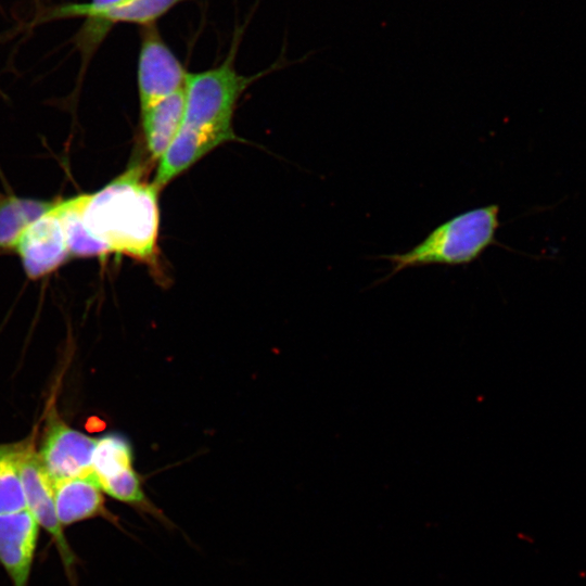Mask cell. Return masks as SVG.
I'll return each mask as SVG.
<instances>
[{
  "label": "cell",
  "mask_w": 586,
  "mask_h": 586,
  "mask_svg": "<svg viewBox=\"0 0 586 586\" xmlns=\"http://www.w3.org/2000/svg\"><path fill=\"white\" fill-rule=\"evenodd\" d=\"M130 0H90L84 4H72L58 11L59 15H79L85 16L87 21H92L105 12L119 7Z\"/></svg>",
  "instance_id": "obj_17"
},
{
  "label": "cell",
  "mask_w": 586,
  "mask_h": 586,
  "mask_svg": "<svg viewBox=\"0 0 586 586\" xmlns=\"http://www.w3.org/2000/svg\"><path fill=\"white\" fill-rule=\"evenodd\" d=\"M138 59L140 109L182 89L188 73L163 40L156 24L141 27Z\"/></svg>",
  "instance_id": "obj_5"
},
{
  "label": "cell",
  "mask_w": 586,
  "mask_h": 586,
  "mask_svg": "<svg viewBox=\"0 0 586 586\" xmlns=\"http://www.w3.org/2000/svg\"><path fill=\"white\" fill-rule=\"evenodd\" d=\"M95 443L97 438L73 429L51 411L38 454L53 482L92 477Z\"/></svg>",
  "instance_id": "obj_6"
},
{
  "label": "cell",
  "mask_w": 586,
  "mask_h": 586,
  "mask_svg": "<svg viewBox=\"0 0 586 586\" xmlns=\"http://www.w3.org/2000/svg\"><path fill=\"white\" fill-rule=\"evenodd\" d=\"M60 199L26 228L14 247L26 275L31 279L54 271L71 256L59 212Z\"/></svg>",
  "instance_id": "obj_7"
},
{
  "label": "cell",
  "mask_w": 586,
  "mask_h": 586,
  "mask_svg": "<svg viewBox=\"0 0 586 586\" xmlns=\"http://www.w3.org/2000/svg\"><path fill=\"white\" fill-rule=\"evenodd\" d=\"M183 0H130L92 21H86L78 35V46L87 61L116 24L145 26L154 24Z\"/></svg>",
  "instance_id": "obj_11"
},
{
  "label": "cell",
  "mask_w": 586,
  "mask_h": 586,
  "mask_svg": "<svg viewBox=\"0 0 586 586\" xmlns=\"http://www.w3.org/2000/svg\"><path fill=\"white\" fill-rule=\"evenodd\" d=\"M132 468L131 446L124 436L111 433L97 440L92 477L99 487Z\"/></svg>",
  "instance_id": "obj_15"
},
{
  "label": "cell",
  "mask_w": 586,
  "mask_h": 586,
  "mask_svg": "<svg viewBox=\"0 0 586 586\" xmlns=\"http://www.w3.org/2000/svg\"><path fill=\"white\" fill-rule=\"evenodd\" d=\"M18 469L26 509L51 536L64 568L71 574L76 558L55 514L54 482L35 449L33 440L18 443Z\"/></svg>",
  "instance_id": "obj_4"
},
{
  "label": "cell",
  "mask_w": 586,
  "mask_h": 586,
  "mask_svg": "<svg viewBox=\"0 0 586 586\" xmlns=\"http://www.w3.org/2000/svg\"><path fill=\"white\" fill-rule=\"evenodd\" d=\"M56 200L47 201L0 194V253L14 251L26 228L51 209Z\"/></svg>",
  "instance_id": "obj_13"
},
{
  "label": "cell",
  "mask_w": 586,
  "mask_h": 586,
  "mask_svg": "<svg viewBox=\"0 0 586 586\" xmlns=\"http://www.w3.org/2000/svg\"><path fill=\"white\" fill-rule=\"evenodd\" d=\"M26 509L18 469V443L0 445V514Z\"/></svg>",
  "instance_id": "obj_16"
},
{
  "label": "cell",
  "mask_w": 586,
  "mask_h": 586,
  "mask_svg": "<svg viewBox=\"0 0 586 586\" xmlns=\"http://www.w3.org/2000/svg\"><path fill=\"white\" fill-rule=\"evenodd\" d=\"M139 162L93 193L80 194L85 226L112 253L154 264L160 228V190Z\"/></svg>",
  "instance_id": "obj_1"
},
{
  "label": "cell",
  "mask_w": 586,
  "mask_h": 586,
  "mask_svg": "<svg viewBox=\"0 0 586 586\" xmlns=\"http://www.w3.org/2000/svg\"><path fill=\"white\" fill-rule=\"evenodd\" d=\"M184 87L141 110V123L148 153L158 161L183 125Z\"/></svg>",
  "instance_id": "obj_12"
},
{
  "label": "cell",
  "mask_w": 586,
  "mask_h": 586,
  "mask_svg": "<svg viewBox=\"0 0 586 586\" xmlns=\"http://www.w3.org/2000/svg\"><path fill=\"white\" fill-rule=\"evenodd\" d=\"M54 507L62 527L103 518L123 530L119 518L106 508L103 492L91 476L54 481Z\"/></svg>",
  "instance_id": "obj_10"
},
{
  "label": "cell",
  "mask_w": 586,
  "mask_h": 586,
  "mask_svg": "<svg viewBox=\"0 0 586 586\" xmlns=\"http://www.w3.org/2000/svg\"><path fill=\"white\" fill-rule=\"evenodd\" d=\"M40 525L27 510L0 514V563L13 586H27Z\"/></svg>",
  "instance_id": "obj_8"
},
{
  "label": "cell",
  "mask_w": 586,
  "mask_h": 586,
  "mask_svg": "<svg viewBox=\"0 0 586 586\" xmlns=\"http://www.w3.org/2000/svg\"><path fill=\"white\" fill-rule=\"evenodd\" d=\"M237 136L182 125L171 143L157 161L153 184L161 191L218 145Z\"/></svg>",
  "instance_id": "obj_9"
},
{
  "label": "cell",
  "mask_w": 586,
  "mask_h": 586,
  "mask_svg": "<svg viewBox=\"0 0 586 586\" xmlns=\"http://www.w3.org/2000/svg\"><path fill=\"white\" fill-rule=\"evenodd\" d=\"M59 212L71 256L103 257L112 253L110 247L95 239L85 226L80 211V194L68 199L61 198Z\"/></svg>",
  "instance_id": "obj_14"
},
{
  "label": "cell",
  "mask_w": 586,
  "mask_h": 586,
  "mask_svg": "<svg viewBox=\"0 0 586 586\" xmlns=\"http://www.w3.org/2000/svg\"><path fill=\"white\" fill-rule=\"evenodd\" d=\"M244 28L237 29L227 58L216 67L187 75L183 125L235 136L232 117L244 90L262 74L237 72L235 55Z\"/></svg>",
  "instance_id": "obj_3"
},
{
  "label": "cell",
  "mask_w": 586,
  "mask_h": 586,
  "mask_svg": "<svg viewBox=\"0 0 586 586\" xmlns=\"http://www.w3.org/2000/svg\"><path fill=\"white\" fill-rule=\"evenodd\" d=\"M497 204L467 211L434 228L421 242L404 253L381 255L391 263L390 278L415 267L430 265L459 266L477 259L496 240L500 227Z\"/></svg>",
  "instance_id": "obj_2"
}]
</instances>
